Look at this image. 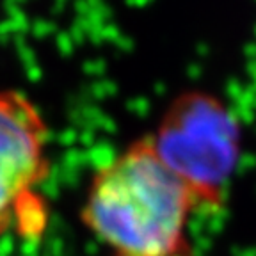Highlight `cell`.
Returning a JSON list of instances; mask_svg holds the SVG:
<instances>
[{
	"label": "cell",
	"mask_w": 256,
	"mask_h": 256,
	"mask_svg": "<svg viewBox=\"0 0 256 256\" xmlns=\"http://www.w3.org/2000/svg\"><path fill=\"white\" fill-rule=\"evenodd\" d=\"M254 2H256V0H254Z\"/></svg>",
	"instance_id": "10"
},
{
	"label": "cell",
	"mask_w": 256,
	"mask_h": 256,
	"mask_svg": "<svg viewBox=\"0 0 256 256\" xmlns=\"http://www.w3.org/2000/svg\"><path fill=\"white\" fill-rule=\"evenodd\" d=\"M185 75H187L190 80H200L201 75H203V66H201L200 62L187 64V68H185Z\"/></svg>",
	"instance_id": "5"
},
{
	"label": "cell",
	"mask_w": 256,
	"mask_h": 256,
	"mask_svg": "<svg viewBox=\"0 0 256 256\" xmlns=\"http://www.w3.org/2000/svg\"><path fill=\"white\" fill-rule=\"evenodd\" d=\"M246 70H248L249 76L252 78L251 88L256 91V59H254V60H248V66H246Z\"/></svg>",
	"instance_id": "7"
},
{
	"label": "cell",
	"mask_w": 256,
	"mask_h": 256,
	"mask_svg": "<svg viewBox=\"0 0 256 256\" xmlns=\"http://www.w3.org/2000/svg\"><path fill=\"white\" fill-rule=\"evenodd\" d=\"M242 92H244V86L240 84L236 78H230L228 82H226V94H228L232 100L238 102Z\"/></svg>",
	"instance_id": "4"
},
{
	"label": "cell",
	"mask_w": 256,
	"mask_h": 256,
	"mask_svg": "<svg viewBox=\"0 0 256 256\" xmlns=\"http://www.w3.org/2000/svg\"><path fill=\"white\" fill-rule=\"evenodd\" d=\"M196 54L200 57H208V54H210V46H208V43L200 41V43L196 44Z\"/></svg>",
	"instance_id": "8"
},
{
	"label": "cell",
	"mask_w": 256,
	"mask_h": 256,
	"mask_svg": "<svg viewBox=\"0 0 256 256\" xmlns=\"http://www.w3.org/2000/svg\"><path fill=\"white\" fill-rule=\"evenodd\" d=\"M196 208L148 136L94 172L80 217L110 256H192L188 222Z\"/></svg>",
	"instance_id": "1"
},
{
	"label": "cell",
	"mask_w": 256,
	"mask_h": 256,
	"mask_svg": "<svg viewBox=\"0 0 256 256\" xmlns=\"http://www.w3.org/2000/svg\"><path fill=\"white\" fill-rule=\"evenodd\" d=\"M153 148L196 198L198 208L219 210L240 153V121L232 108L204 94H190L172 107Z\"/></svg>",
	"instance_id": "2"
},
{
	"label": "cell",
	"mask_w": 256,
	"mask_h": 256,
	"mask_svg": "<svg viewBox=\"0 0 256 256\" xmlns=\"http://www.w3.org/2000/svg\"><path fill=\"white\" fill-rule=\"evenodd\" d=\"M46 140L36 104L14 89L0 91V235L11 228L24 236L44 232L48 212L36 187L50 174Z\"/></svg>",
	"instance_id": "3"
},
{
	"label": "cell",
	"mask_w": 256,
	"mask_h": 256,
	"mask_svg": "<svg viewBox=\"0 0 256 256\" xmlns=\"http://www.w3.org/2000/svg\"><path fill=\"white\" fill-rule=\"evenodd\" d=\"M244 56L248 57V60H254L256 59V41H251V43H246L244 48H242Z\"/></svg>",
	"instance_id": "6"
},
{
	"label": "cell",
	"mask_w": 256,
	"mask_h": 256,
	"mask_svg": "<svg viewBox=\"0 0 256 256\" xmlns=\"http://www.w3.org/2000/svg\"><path fill=\"white\" fill-rule=\"evenodd\" d=\"M252 32H254V38H256V24H254V28H252Z\"/></svg>",
	"instance_id": "9"
}]
</instances>
